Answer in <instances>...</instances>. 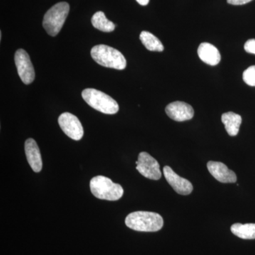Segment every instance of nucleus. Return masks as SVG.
<instances>
[{
    "label": "nucleus",
    "instance_id": "f257e3e1",
    "mask_svg": "<svg viewBox=\"0 0 255 255\" xmlns=\"http://www.w3.org/2000/svg\"><path fill=\"white\" fill-rule=\"evenodd\" d=\"M125 223L127 227L140 232H157L163 227L162 216L150 211H135L128 215Z\"/></svg>",
    "mask_w": 255,
    "mask_h": 255
},
{
    "label": "nucleus",
    "instance_id": "f03ea898",
    "mask_svg": "<svg viewBox=\"0 0 255 255\" xmlns=\"http://www.w3.org/2000/svg\"><path fill=\"white\" fill-rule=\"evenodd\" d=\"M91 56L99 65L105 68L124 70L127 67V60L119 50L107 46L97 45L91 50Z\"/></svg>",
    "mask_w": 255,
    "mask_h": 255
},
{
    "label": "nucleus",
    "instance_id": "7ed1b4c3",
    "mask_svg": "<svg viewBox=\"0 0 255 255\" xmlns=\"http://www.w3.org/2000/svg\"><path fill=\"white\" fill-rule=\"evenodd\" d=\"M90 187L92 194L102 200L117 201L124 195L123 187L105 176L99 175L92 178Z\"/></svg>",
    "mask_w": 255,
    "mask_h": 255
},
{
    "label": "nucleus",
    "instance_id": "20e7f679",
    "mask_svg": "<svg viewBox=\"0 0 255 255\" xmlns=\"http://www.w3.org/2000/svg\"><path fill=\"white\" fill-rule=\"evenodd\" d=\"M82 97L87 105L102 113L115 114L119 112V106L117 101L100 90L85 89L82 92Z\"/></svg>",
    "mask_w": 255,
    "mask_h": 255
},
{
    "label": "nucleus",
    "instance_id": "39448f33",
    "mask_svg": "<svg viewBox=\"0 0 255 255\" xmlns=\"http://www.w3.org/2000/svg\"><path fill=\"white\" fill-rule=\"evenodd\" d=\"M69 11L70 6L67 2L57 3L48 9L43 18V26L50 36H55L59 33Z\"/></svg>",
    "mask_w": 255,
    "mask_h": 255
},
{
    "label": "nucleus",
    "instance_id": "423d86ee",
    "mask_svg": "<svg viewBox=\"0 0 255 255\" xmlns=\"http://www.w3.org/2000/svg\"><path fill=\"white\" fill-rule=\"evenodd\" d=\"M135 164L137 170L147 179L158 180L162 177L158 162L147 152H140Z\"/></svg>",
    "mask_w": 255,
    "mask_h": 255
},
{
    "label": "nucleus",
    "instance_id": "0eeeda50",
    "mask_svg": "<svg viewBox=\"0 0 255 255\" xmlns=\"http://www.w3.org/2000/svg\"><path fill=\"white\" fill-rule=\"evenodd\" d=\"M15 64L18 76L25 85H29L35 79V71L27 52L23 49L16 50L14 56Z\"/></svg>",
    "mask_w": 255,
    "mask_h": 255
},
{
    "label": "nucleus",
    "instance_id": "6e6552de",
    "mask_svg": "<svg viewBox=\"0 0 255 255\" xmlns=\"http://www.w3.org/2000/svg\"><path fill=\"white\" fill-rule=\"evenodd\" d=\"M58 124L63 131L73 140H80L83 137L84 129L81 122L73 114H62L58 118Z\"/></svg>",
    "mask_w": 255,
    "mask_h": 255
},
{
    "label": "nucleus",
    "instance_id": "1a4fd4ad",
    "mask_svg": "<svg viewBox=\"0 0 255 255\" xmlns=\"http://www.w3.org/2000/svg\"><path fill=\"white\" fill-rule=\"evenodd\" d=\"M163 173L166 180L177 194L189 195L192 192L193 185L191 183L176 174L169 166L164 167Z\"/></svg>",
    "mask_w": 255,
    "mask_h": 255
},
{
    "label": "nucleus",
    "instance_id": "9d476101",
    "mask_svg": "<svg viewBox=\"0 0 255 255\" xmlns=\"http://www.w3.org/2000/svg\"><path fill=\"white\" fill-rule=\"evenodd\" d=\"M165 112L169 118L179 122L190 120L194 115V109L191 105L179 101L172 102L167 105Z\"/></svg>",
    "mask_w": 255,
    "mask_h": 255
},
{
    "label": "nucleus",
    "instance_id": "9b49d317",
    "mask_svg": "<svg viewBox=\"0 0 255 255\" xmlns=\"http://www.w3.org/2000/svg\"><path fill=\"white\" fill-rule=\"evenodd\" d=\"M207 168L210 173L219 182L221 183H236L237 176L233 171L228 169L226 164L221 162L209 161Z\"/></svg>",
    "mask_w": 255,
    "mask_h": 255
},
{
    "label": "nucleus",
    "instance_id": "f8f14e48",
    "mask_svg": "<svg viewBox=\"0 0 255 255\" xmlns=\"http://www.w3.org/2000/svg\"><path fill=\"white\" fill-rule=\"evenodd\" d=\"M25 152L26 159L33 172H40L43 167L39 147L33 138H28L25 142Z\"/></svg>",
    "mask_w": 255,
    "mask_h": 255
},
{
    "label": "nucleus",
    "instance_id": "ddd939ff",
    "mask_svg": "<svg viewBox=\"0 0 255 255\" xmlns=\"http://www.w3.org/2000/svg\"><path fill=\"white\" fill-rule=\"evenodd\" d=\"M198 55L203 62L211 66L217 65L221 61L219 50L211 43H201L198 48Z\"/></svg>",
    "mask_w": 255,
    "mask_h": 255
},
{
    "label": "nucleus",
    "instance_id": "4468645a",
    "mask_svg": "<svg viewBox=\"0 0 255 255\" xmlns=\"http://www.w3.org/2000/svg\"><path fill=\"white\" fill-rule=\"evenodd\" d=\"M221 121L224 124L228 135L231 136H236L238 135L242 124L241 116L233 112H227L223 114Z\"/></svg>",
    "mask_w": 255,
    "mask_h": 255
},
{
    "label": "nucleus",
    "instance_id": "2eb2a0df",
    "mask_svg": "<svg viewBox=\"0 0 255 255\" xmlns=\"http://www.w3.org/2000/svg\"><path fill=\"white\" fill-rule=\"evenodd\" d=\"M231 230L235 236L242 239H255V223H236L231 226Z\"/></svg>",
    "mask_w": 255,
    "mask_h": 255
},
{
    "label": "nucleus",
    "instance_id": "dca6fc26",
    "mask_svg": "<svg viewBox=\"0 0 255 255\" xmlns=\"http://www.w3.org/2000/svg\"><path fill=\"white\" fill-rule=\"evenodd\" d=\"M92 23L94 27L103 32H112L115 29L116 25L107 19L103 11H97L92 18Z\"/></svg>",
    "mask_w": 255,
    "mask_h": 255
},
{
    "label": "nucleus",
    "instance_id": "f3484780",
    "mask_svg": "<svg viewBox=\"0 0 255 255\" xmlns=\"http://www.w3.org/2000/svg\"><path fill=\"white\" fill-rule=\"evenodd\" d=\"M140 39L142 44L150 51H163L164 46L162 42L148 31H142L140 35Z\"/></svg>",
    "mask_w": 255,
    "mask_h": 255
},
{
    "label": "nucleus",
    "instance_id": "a211bd4d",
    "mask_svg": "<svg viewBox=\"0 0 255 255\" xmlns=\"http://www.w3.org/2000/svg\"><path fill=\"white\" fill-rule=\"evenodd\" d=\"M243 79L247 85L251 87H255V65L249 67L245 70L243 75Z\"/></svg>",
    "mask_w": 255,
    "mask_h": 255
},
{
    "label": "nucleus",
    "instance_id": "6ab92c4d",
    "mask_svg": "<svg viewBox=\"0 0 255 255\" xmlns=\"http://www.w3.org/2000/svg\"><path fill=\"white\" fill-rule=\"evenodd\" d=\"M244 48L247 53L255 55V39L253 38V39L248 40L245 43Z\"/></svg>",
    "mask_w": 255,
    "mask_h": 255
},
{
    "label": "nucleus",
    "instance_id": "aec40b11",
    "mask_svg": "<svg viewBox=\"0 0 255 255\" xmlns=\"http://www.w3.org/2000/svg\"><path fill=\"white\" fill-rule=\"evenodd\" d=\"M253 0H227L228 4L233 5H243L251 2Z\"/></svg>",
    "mask_w": 255,
    "mask_h": 255
},
{
    "label": "nucleus",
    "instance_id": "412c9836",
    "mask_svg": "<svg viewBox=\"0 0 255 255\" xmlns=\"http://www.w3.org/2000/svg\"><path fill=\"white\" fill-rule=\"evenodd\" d=\"M136 1L138 4L142 5V6H145V5L148 4L150 0H136Z\"/></svg>",
    "mask_w": 255,
    "mask_h": 255
}]
</instances>
